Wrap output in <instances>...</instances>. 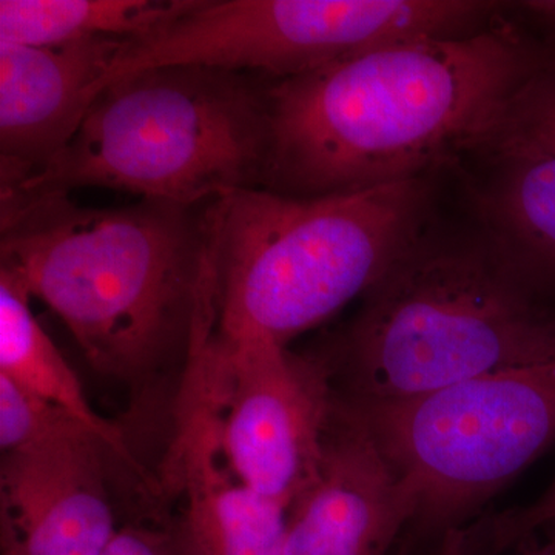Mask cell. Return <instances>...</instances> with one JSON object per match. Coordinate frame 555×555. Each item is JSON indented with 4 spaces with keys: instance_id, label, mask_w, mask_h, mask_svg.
I'll return each instance as SVG.
<instances>
[{
    "instance_id": "20",
    "label": "cell",
    "mask_w": 555,
    "mask_h": 555,
    "mask_svg": "<svg viewBox=\"0 0 555 555\" xmlns=\"http://www.w3.org/2000/svg\"><path fill=\"white\" fill-rule=\"evenodd\" d=\"M437 555H502L486 545L473 526H460L440 534ZM514 555H555V524L526 540L514 550Z\"/></svg>"
},
{
    "instance_id": "17",
    "label": "cell",
    "mask_w": 555,
    "mask_h": 555,
    "mask_svg": "<svg viewBox=\"0 0 555 555\" xmlns=\"http://www.w3.org/2000/svg\"><path fill=\"white\" fill-rule=\"evenodd\" d=\"M75 427L86 426L67 412L40 400L17 386L13 379L0 374L2 454L35 447Z\"/></svg>"
},
{
    "instance_id": "8",
    "label": "cell",
    "mask_w": 555,
    "mask_h": 555,
    "mask_svg": "<svg viewBox=\"0 0 555 555\" xmlns=\"http://www.w3.org/2000/svg\"><path fill=\"white\" fill-rule=\"evenodd\" d=\"M332 412L315 353L211 331L182 375L177 420L201 430L241 483L288 509L320 469Z\"/></svg>"
},
{
    "instance_id": "2",
    "label": "cell",
    "mask_w": 555,
    "mask_h": 555,
    "mask_svg": "<svg viewBox=\"0 0 555 555\" xmlns=\"http://www.w3.org/2000/svg\"><path fill=\"white\" fill-rule=\"evenodd\" d=\"M0 270L61 318L94 371L139 396L182 377L215 328L207 204L96 208L0 190Z\"/></svg>"
},
{
    "instance_id": "11",
    "label": "cell",
    "mask_w": 555,
    "mask_h": 555,
    "mask_svg": "<svg viewBox=\"0 0 555 555\" xmlns=\"http://www.w3.org/2000/svg\"><path fill=\"white\" fill-rule=\"evenodd\" d=\"M127 43L0 42V189L21 184L67 147Z\"/></svg>"
},
{
    "instance_id": "12",
    "label": "cell",
    "mask_w": 555,
    "mask_h": 555,
    "mask_svg": "<svg viewBox=\"0 0 555 555\" xmlns=\"http://www.w3.org/2000/svg\"><path fill=\"white\" fill-rule=\"evenodd\" d=\"M163 477L196 555H286L287 507L241 483L196 427L177 422Z\"/></svg>"
},
{
    "instance_id": "1",
    "label": "cell",
    "mask_w": 555,
    "mask_h": 555,
    "mask_svg": "<svg viewBox=\"0 0 555 555\" xmlns=\"http://www.w3.org/2000/svg\"><path fill=\"white\" fill-rule=\"evenodd\" d=\"M545 53L513 22L467 38L396 43L269 82L262 188L341 195L476 156Z\"/></svg>"
},
{
    "instance_id": "21",
    "label": "cell",
    "mask_w": 555,
    "mask_h": 555,
    "mask_svg": "<svg viewBox=\"0 0 555 555\" xmlns=\"http://www.w3.org/2000/svg\"><path fill=\"white\" fill-rule=\"evenodd\" d=\"M518 9L539 22L555 39V0H528L517 3Z\"/></svg>"
},
{
    "instance_id": "19",
    "label": "cell",
    "mask_w": 555,
    "mask_h": 555,
    "mask_svg": "<svg viewBox=\"0 0 555 555\" xmlns=\"http://www.w3.org/2000/svg\"><path fill=\"white\" fill-rule=\"evenodd\" d=\"M104 555H196L177 518L119 526Z\"/></svg>"
},
{
    "instance_id": "7",
    "label": "cell",
    "mask_w": 555,
    "mask_h": 555,
    "mask_svg": "<svg viewBox=\"0 0 555 555\" xmlns=\"http://www.w3.org/2000/svg\"><path fill=\"white\" fill-rule=\"evenodd\" d=\"M480 0H195L152 38L129 42L113 80L163 65L294 78L367 51L480 30Z\"/></svg>"
},
{
    "instance_id": "10",
    "label": "cell",
    "mask_w": 555,
    "mask_h": 555,
    "mask_svg": "<svg viewBox=\"0 0 555 555\" xmlns=\"http://www.w3.org/2000/svg\"><path fill=\"white\" fill-rule=\"evenodd\" d=\"M418 506L411 481L334 398L320 469L288 507L286 555H390Z\"/></svg>"
},
{
    "instance_id": "18",
    "label": "cell",
    "mask_w": 555,
    "mask_h": 555,
    "mask_svg": "<svg viewBox=\"0 0 555 555\" xmlns=\"http://www.w3.org/2000/svg\"><path fill=\"white\" fill-rule=\"evenodd\" d=\"M555 524V477L531 505L495 514L477 521V529L486 543L496 553L516 550L526 540Z\"/></svg>"
},
{
    "instance_id": "4",
    "label": "cell",
    "mask_w": 555,
    "mask_h": 555,
    "mask_svg": "<svg viewBox=\"0 0 555 555\" xmlns=\"http://www.w3.org/2000/svg\"><path fill=\"white\" fill-rule=\"evenodd\" d=\"M434 177L318 198L246 189L210 201L214 331L287 347L363 298L429 228Z\"/></svg>"
},
{
    "instance_id": "5",
    "label": "cell",
    "mask_w": 555,
    "mask_h": 555,
    "mask_svg": "<svg viewBox=\"0 0 555 555\" xmlns=\"http://www.w3.org/2000/svg\"><path fill=\"white\" fill-rule=\"evenodd\" d=\"M269 82L199 65L129 73L105 86L56 158L0 190L104 188L201 206L261 189L270 145Z\"/></svg>"
},
{
    "instance_id": "3",
    "label": "cell",
    "mask_w": 555,
    "mask_h": 555,
    "mask_svg": "<svg viewBox=\"0 0 555 555\" xmlns=\"http://www.w3.org/2000/svg\"><path fill=\"white\" fill-rule=\"evenodd\" d=\"M315 356L334 396L392 403L555 356V312L477 229L427 228Z\"/></svg>"
},
{
    "instance_id": "9",
    "label": "cell",
    "mask_w": 555,
    "mask_h": 555,
    "mask_svg": "<svg viewBox=\"0 0 555 555\" xmlns=\"http://www.w3.org/2000/svg\"><path fill=\"white\" fill-rule=\"evenodd\" d=\"M113 451L87 427L2 454V555H104L118 532L107 486Z\"/></svg>"
},
{
    "instance_id": "13",
    "label": "cell",
    "mask_w": 555,
    "mask_h": 555,
    "mask_svg": "<svg viewBox=\"0 0 555 555\" xmlns=\"http://www.w3.org/2000/svg\"><path fill=\"white\" fill-rule=\"evenodd\" d=\"M488 171L467 179L478 230L535 297L555 291V155L488 152Z\"/></svg>"
},
{
    "instance_id": "6",
    "label": "cell",
    "mask_w": 555,
    "mask_h": 555,
    "mask_svg": "<svg viewBox=\"0 0 555 555\" xmlns=\"http://www.w3.org/2000/svg\"><path fill=\"white\" fill-rule=\"evenodd\" d=\"M335 401L418 494L414 525L460 528L555 443V356L392 403Z\"/></svg>"
},
{
    "instance_id": "14",
    "label": "cell",
    "mask_w": 555,
    "mask_h": 555,
    "mask_svg": "<svg viewBox=\"0 0 555 555\" xmlns=\"http://www.w3.org/2000/svg\"><path fill=\"white\" fill-rule=\"evenodd\" d=\"M30 301L27 288L0 270V374L89 427L113 454L130 459L119 427L90 406L78 375L33 315Z\"/></svg>"
},
{
    "instance_id": "16",
    "label": "cell",
    "mask_w": 555,
    "mask_h": 555,
    "mask_svg": "<svg viewBox=\"0 0 555 555\" xmlns=\"http://www.w3.org/2000/svg\"><path fill=\"white\" fill-rule=\"evenodd\" d=\"M537 152L555 155V53L514 94L492 137L477 153Z\"/></svg>"
},
{
    "instance_id": "15",
    "label": "cell",
    "mask_w": 555,
    "mask_h": 555,
    "mask_svg": "<svg viewBox=\"0 0 555 555\" xmlns=\"http://www.w3.org/2000/svg\"><path fill=\"white\" fill-rule=\"evenodd\" d=\"M195 0H0V42L54 47L152 38Z\"/></svg>"
}]
</instances>
